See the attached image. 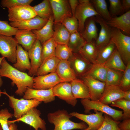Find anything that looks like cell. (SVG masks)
Masks as SVG:
<instances>
[{
  "instance_id": "obj_26",
  "label": "cell",
  "mask_w": 130,
  "mask_h": 130,
  "mask_svg": "<svg viewBox=\"0 0 130 130\" xmlns=\"http://www.w3.org/2000/svg\"><path fill=\"white\" fill-rule=\"evenodd\" d=\"M54 20L53 15L51 16L46 25L39 30H33L32 32L36 36L37 39L41 44H43L46 41L52 37L54 31L53 26Z\"/></svg>"
},
{
  "instance_id": "obj_4",
  "label": "cell",
  "mask_w": 130,
  "mask_h": 130,
  "mask_svg": "<svg viewBox=\"0 0 130 130\" xmlns=\"http://www.w3.org/2000/svg\"><path fill=\"white\" fill-rule=\"evenodd\" d=\"M80 102L84 109V112L86 113H89L91 110H94L106 114L116 121H119L123 119V111L112 108L108 105L104 104L98 100L82 99Z\"/></svg>"
},
{
  "instance_id": "obj_22",
  "label": "cell",
  "mask_w": 130,
  "mask_h": 130,
  "mask_svg": "<svg viewBox=\"0 0 130 130\" xmlns=\"http://www.w3.org/2000/svg\"><path fill=\"white\" fill-rule=\"evenodd\" d=\"M109 26L122 30L127 34H130V10L118 17H112L110 21H106Z\"/></svg>"
},
{
  "instance_id": "obj_14",
  "label": "cell",
  "mask_w": 130,
  "mask_h": 130,
  "mask_svg": "<svg viewBox=\"0 0 130 130\" xmlns=\"http://www.w3.org/2000/svg\"><path fill=\"white\" fill-rule=\"evenodd\" d=\"M54 96L65 101L72 106H75L78 101L73 94L71 83L68 82L60 83L52 88Z\"/></svg>"
},
{
  "instance_id": "obj_48",
  "label": "cell",
  "mask_w": 130,
  "mask_h": 130,
  "mask_svg": "<svg viewBox=\"0 0 130 130\" xmlns=\"http://www.w3.org/2000/svg\"><path fill=\"white\" fill-rule=\"evenodd\" d=\"M123 120L118 125L119 128L121 130H130V118Z\"/></svg>"
},
{
  "instance_id": "obj_17",
  "label": "cell",
  "mask_w": 130,
  "mask_h": 130,
  "mask_svg": "<svg viewBox=\"0 0 130 130\" xmlns=\"http://www.w3.org/2000/svg\"><path fill=\"white\" fill-rule=\"evenodd\" d=\"M96 22L100 26L101 29L95 43L99 49L108 44L111 38V28L107 23L106 21L99 15L95 16Z\"/></svg>"
},
{
  "instance_id": "obj_50",
  "label": "cell",
  "mask_w": 130,
  "mask_h": 130,
  "mask_svg": "<svg viewBox=\"0 0 130 130\" xmlns=\"http://www.w3.org/2000/svg\"><path fill=\"white\" fill-rule=\"evenodd\" d=\"M122 6L124 12H126L130 10V0H122Z\"/></svg>"
},
{
  "instance_id": "obj_28",
  "label": "cell",
  "mask_w": 130,
  "mask_h": 130,
  "mask_svg": "<svg viewBox=\"0 0 130 130\" xmlns=\"http://www.w3.org/2000/svg\"><path fill=\"white\" fill-rule=\"evenodd\" d=\"M84 31L80 33L86 42H90L96 40L98 36V29L96 24L95 16L89 18Z\"/></svg>"
},
{
  "instance_id": "obj_42",
  "label": "cell",
  "mask_w": 130,
  "mask_h": 130,
  "mask_svg": "<svg viewBox=\"0 0 130 130\" xmlns=\"http://www.w3.org/2000/svg\"><path fill=\"white\" fill-rule=\"evenodd\" d=\"M104 116V122L97 130H121L118 126L119 121L114 120L110 116L105 113Z\"/></svg>"
},
{
  "instance_id": "obj_46",
  "label": "cell",
  "mask_w": 130,
  "mask_h": 130,
  "mask_svg": "<svg viewBox=\"0 0 130 130\" xmlns=\"http://www.w3.org/2000/svg\"><path fill=\"white\" fill-rule=\"evenodd\" d=\"M110 13L112 17L122 14L124 12L120 0H109Z\"/></svg>"
},
{
  "instance_id": "obj_45",
  "label": "cell",
  "mask_w": 130,
  "mask_h": 130,
  "mask_svg": "<svg viewBox=\"0 0 130 130\" xmlns=\"http://www.w3.org/2000/svg\"><path fill=\"white\" fill-rule=\"evenodd\" d=\"M18 30L11 26L7 21L0 20V35L8 36L15 35Z\"/></svg>"
},
{
  "instance_id": "obj_41",
  "label": "cell",
  "mask_w": 130,
  "mask_h": 130,
  "mask_svg": "<svg viewBox=\"0 0 130 130\" xmlns=\"http://www.w3.org/2000/svg\"><path fill=\"white\" fill-rule=\"evenodd\" d=\"M72 53V50L67 45L57 44L56 48L55 56L60 60H68Z\"/></svg>"
},
{
  "instance_id": "obj_38",
  "label": "cell",
  "mask_w": 130,
  "mask_h": 130,
  "mask_svg": "<svg viewBox=\"0 0 130 130\" xmlns=\"http://www.w3.org/2000/svg\"><path fill=\"white\" fill-rule=\"evenodd\" d=\"M13 114L6 108L0 110V124L3 130H17V126L15 123L8 124V119L12 118Z\"/></svg>"
},
{
  "instance_id": "obj_44",
  "label": "cell",
  "mask_w": 130,
  "mask_h": 130,
  "mask_svg": "<svg viewBox=\"0 0 130 130\" xmlns=\"http://www.w3.org/2000/svg\"><path fill=\"white\" fill-rule=\"evenodd\" d=\"M61 23L65 26L70 34L78 31V21L75 16L67 17L64 19Z\"/></svg>"
},
{
  "instance_id": "obj_27",
  "label": "cell",
  "mask_w": 130,
  "mask_h": 130,
  "mask_svg": "<svg viewBox=\"0 0 130 130\" xmlns=\"http://www.w3.org/2000/svg\"><path fill=\"white\" fill-rule=\"evenodd\" d=\"M103 64L107 68L118 70L123 72L126 66L116 47L110 56Z\"/></svg>"
},
{
  "instance_id": "obj_19",
  "label": "cell",
  "mask_w": 130,
  "mask_h": 130,
  "mask_svg": "<svg viewBox=\"0 0 130 130\" xmlns=\"http://www.w3.org/2000/svg\"><path fill=\"white\" fill-rule=\"evenodd\" d=\"M89 90L91 100H98L104 91L106 85L104 82L92 78L87 76L82 78Z\"/></svg>"
},
{
  "instance_id": "obj_54",
  "label": "cell",
  "mask_w": 130,
  "mask_h": 130,
  "mask_svg": "<svg viewBox=\"0 0 130 130\" xmlns=\"http://www.w3.org/2000/svg\"><path fill=\"white\" fill-rule=\"evenodd\" d=\"M0 130H3L0 124Z\"/></svg>"
},
{
  "instance_id": "obj_7",
  "label": "cell",
  "mask_w": 130,
  "mask_h": 130,
  "mask_svg": "<svg viewBox=\"0 0 130 130\" xmlns=\"http://www.w3.org/2000/svg\"><path fill=\"white\" fill-rule=\"evenodd\" d=\"M41 113L36 108H34L20 118L15 120H8V124L21 122L33 127L35 130H46V123L40 117Z\"/></svg>"
},
{
  "instance_id": "obj_2",
  "label": "cell",
  "mask_w": 130,
  "mask_h": 130,
  "mask_svg": "<svg viewBox=\"0 0 130 130\" xmlns=\"http://www.w3.org/2000/svg\"><path fill=\"white\" fill-rule=\"evenodd\" d=\"M72 117L66 110L64 109L49 113L47 115L49 122L54 125L53 130H82L88 127L87 124L83 121L77 123L71 121L70 118Z\"/></svg>"
},
{
  "instance_id": "obj_37",
  "label": "cell",
  "mask_w": 130,
  "mask_h": 130,
  "mask_svg": "<svg viewBox=\"0 0 130 130\" xmlns=\"http://www.w3.org/2000/svg\"><path fill=\"white\" fill-rule=\"evenodd\" d=\"M42 45V58L43 62L47 58L55 56V51L57 44L53 38L52 37Z\"/></svg>"
},
{
  "instance_id": "obj_53",
  "label": "cell",
  "mask_w": 130,
  "mask_h": 130,
  "mask_svg": "<svg viewBox=\"0 0 130 130\" xmlns=\"http://www.w3.org/2000/svg\"><path fill=\"white\" fill-rule=\"evenodd\" d=\"M2 94V92L1 91V90L0 89V98L1 96V94Z\"/></svg>"
},
{
  "instance_id": "obj_43",
  "label": "cell",
  "mask_w": 130,
  "mask_h": 130,
  "mask_svg": "<svg viewBox=\"0 0 130 130\" xmlns=\"http://www.w3.org/2000/svg\"><path fill=\"white\" fill-rule=\"evenodd\" d=\"M118 86L124 91L130 90V61L126 64Z\"/></svg>"
},
{
  "instance_id": "obj_29",
  "label": "cell",
  "mask_w": 130,
  "mask_h": 130,
  "mask_svg": "<svg viewBox=\"0 0 130 130\" xmlns=\"http://www.w3.org/2000/svg\"><path fill=\"white\" fill-rule=\"evenodd\" d=\"M54 29L53 38L58 45H68L71 34L61 23L54 24Z\"/></svg>"
},
{
  "instance_id": "obj_24",
  "label": "cell",
  "mask_w": 130,
  "mask_h": 130,
  "mask_svg": "<svg viewBox=\"0 0 130 130\" xmlns=\"http://www.w3.org/2000/svg\"><path fill=\"white\" fill-rule=\"evenodd\" d=\"M56 72L62 82H71L77 78L68 60H60Z\"/></svg>"
},
{
  "instance_id": "obj_51",
  "label": "cell",
  "mask_w": 130,
  "mask_h": 130,
  "mask_svg": "<svg viewBox=\"0 0 130 130\" xmlns=\"http://www.w3.org/2000/svg\"><path fill=\"white\" fill-rule=\"evenodd\" d=\"M123 98L125 100L130 101V90L124 91V96Z\"/></svg>"
},
{
  "instance_id": "obj_52",
  "label": "cell",
  "mask_w": 130,
  "mask_h": 130,
  "mask_svg": "<svg viewBox=\"0 0 130 130\" xmlns=\"http://www.w3.org/2000/svg\"><path fill=\"white\" fill-rule=\"evenodd\" d=\"M3 58H4L2 57H0V64L1 61ZM3 81L2 80V79L1 78V77L0 76V87L1 86H2L3 84Z\"/></svg>"
},
{
  "instance_id": "obj_13",
  "label": "cell",
  "mask_w": 130,
  "mask_h": 130,
  "mask_svg": "<svg viewBox=\"0 0 130 130\" xmlns=\"http://www.w3.org/2000/svg\"><path fill=\"white\" fill-rule=\"evenodd\" d=\"M42 46L37 39L28 51L29 57L31 60V69L28 74L31 76L36 75L37 70L42 63Z\"/></svg>"
},
{
  "instance_id": "obj_35",
  "label": "cell",
  "mask_w": 130,
  "mask_h": 130,
  "mask_svg": "<svg viewBox=\"0 0 130 130\" xmlns=\"http://www.w3.org/2000/svg\"><path fill=\"white\" fill-rule=\"evenodd\" d=\"M86 42L80 33L77 31L71 34L67 45L73 52L78 53Z\"/></svg>"
},
{
  "instance_id": "obj_40",
  "label": "cell",
  "mask_w": 130,
  "mask_h": 130,
  "mask_svg": "<svg viewBox=\"0 0 130 130\" xmlns=\"http://www.w3.org/2000/svg\"><path fill=\"white\" fill-rule=\"evenodd\" d=\"M110 105L123 110V119L130 118V101L121 98L112 102Z\"/></svg>"
},
{
  "instance_id": "obj_55",
  "label": "cell",
  "mask_w": 130,
  "mask_h": 130,
  "mask_svg": "<svg viewBox=\"0 0 130 130\" xmlns=\"http://www.w3.org/2000/svg\"><path fill=\"white\" fill-rule=\"evenodd\" d=\"M17 130H18L17 129Z\"/></svg>"
},
{
  "instance_id": "obj_1",
  "label": "cell",
  "mask_w": 130,
  "mask_h": 130,
  "mask_svg": "<svg viewBox=\"0 0 130 130\" xmlns=\"http://www.w3.org/2000/svg\"><path fill=\"white\" fill-rule=\"evenodd\" d=\"M0 76L8 78L15 84L17 89L16 94L20 96L24 95L27 87L32 88L33 76L21 72L10 65L3 58L0 64Z\"/></svg>"
},
{
  "instance_id": "obj_11",
  "label": "cell",
  "mask_w": 130,
  "mask_h": 130,
  "mask_svg": "<svg viewBox=\"0 0 130 130\" xmlns=\"http://www.w3.org/2000/svg\"><path fill=\"white\" fill-rule=\"evenodd\" d=\"M8 19L10 22L28 20L37 16L33 7L28 5L8 8Z\"/></svg>"
},
{
  "instance_id": "obj_15",
  "label": "cell",
  "mask_w": 130,
  "mask_h": 130,
  "mask_svg": "<svg viewBox=\"0 0 130 130\" xmlns=\"http://www.w3.org/2000/svg\"><path fill=\"white\" fill-rule=\"evenodd\" d=\"M32 88L35 89H48L53 88L62 82L56 72L51 73L33 78Z\"/></svg>"
},
{
  "instance_id": "obj_6",
  "label": "cell",
  "mask_w": 130,
  "mask_h": 130,
  "mask_svg": "<svg viewBox=\"0 0 130 130\" xmlns=\"http://www.w3.org/2000/svg\"><path fill=\"white\" fill-rule=\"evenodd\" d=\"M79 4L75 10L74 16L78 22V31L81 34L84 30L86 20L99 15L96 12L90 0H79Z\"/></svg>"
},
{
  "instance_id": "obj_16",
  "label": "cell",
  "mask_w": 130,
  "mask_h": 130,
  "mask_svg": "<svg viewBox=\"0 0 130 130\" xmlns=\"http://www.w3.org/2000/svg\"><path fill=\"white\" fill-rule=\"evenodd\" d=\"M25 99H35L46 104L52 102L55 99L52 88L48 89L37 90L27 87L23 95Z\"/></svg>"
},
{
  "instance_id": "obj_5",
  "label": "cell",
  "mask_w": 130,
  "mask_h": 130,
  "mask_svg": "<svg viewBox=\"0 0 130 130\" xmlns=\"http://www.w3.org/2000/svg\"><path fill=\"white\" fill-rule=\"evenodd\" d=\"M111 40L120 54L124 63L130 61V37L124 34L120 30L111 28Z\"/></svg>"
},
{
  "instance_id": "obj_25",
  "label": "cell",
  "mask_w": 130,
  "mask_h": 130,
  "mask_svg": "<svg viewBox=\"0 0 130 130\" xmlns=\"http://www.w3.org/2000/svg\"><path fill=\"white\" fill-rule=\"evenodd\" d=\"M70 83L72 92L75 98L90 99L88 88L82 79L77 78Z\"/></svg>"
},
{
  "instance_id": "obj_47",
  "label": "cell",
  "mask_w": 130,
  "mask_h": 130,
  "mask_svg": "<svg viewBox=\"0 0 130 130\" xmlns=\"http://www.w3.org/2000/svg\"><path fill=\"white\" fill-rule=\"evenodd\" d=\"M33 0H2L1 4L4 7L8 9L14 6L23 5H30Z\"/></svg>"
},
{
  "instance_id": "obj_30",
  "label": "cell",
  "mask_w": 130,
  "mask_h": 130,
  "mask_svg": "<svg viewBox=\"0 0 130 130\" xmlns=\"http://www.w3.org/2000/svg\"><path fill=\"white\" fill-rule=\"evenodd\" d=\"M60 60L55 56L45 60L38 69L36 76L44 75L56 72Z\"/></svg>"
},
{
  "instance_id": "obj_39",
  "label": "cell",
  "mask_w": 130,
  "mask_h": 130,
  "mask_svg": "<svg viewBox=\"0 0 130 130\" xmlns=\"http://www.w3.org/2000/svg\"><path fill=\"white\" fill-rule=\"evenodd\" d=\"M123 72L118 70L107 68L106 79V86H118L123 74Z\"/></svg>"
},
{
  "instance_id": "obj_23",
  "label": "cell",
  "mask_w": 130,
  "mask_h": 130,
  "mask_svg": "<svg viewBox=\"0 0 130 130\" xmlns=\"http://www.w3.org/2000/svg\"><path fill=\"white\" fill-rule=\"evenodd\" d=\"M16 58V62L13 64V67L23 72L26 70L28 71L30 70L31 65L28 52L18 44L17 46Z\"/></svg>"
},
{
  "instance_id": "obj_18",
  "label": "cell",
  "mask_w": 130,
  "mask_h": 130,
  "mask_svg": "<svg viewBox=\"0 0 130 130\" xmlns=\"http://www.w3.org/2000/svg\"><path fill=\"white\" fill-rule=\"evenodd\" d=\"M48 20L37 15L28 20L10 22L9 24L11 26L19 29L39 30L46 25Z\"/></svg>"
},
{
  "instance_id": "obj_21",
  "label": "cell",
  "mask_w": 130,
  "mask_h": 130,
  "mask_svg": "<svg viewBox=\"0 0 130 130\" xmlns=\"http://www.w3.org/2000/svg\"><path fill=\"white\" fill-rule=\"evenodd\" d=\"M15 37L18 44L27 51L37 39L36 35L32 30L27 29H18Z\"/></svg>"
},
{
  "instance_id": "obj_8",
  "label": "cell",
  "mask_w": 130,
  "mask_h": 130,
  "mask_svg": "<svg viewBox=\"0 0 130 130\" xmlns=\"http://www.w3.org/2000/svg\"><path fill=\"white\" fill-rule=\"evenodd\" d=\"M18 44L15 38L0 35V54L11 62L15 63L16 53Z\"/></svg>"
},
{
  "instance_id": "obj_49",
  "label": "cell",
  "mask_w": 130,
  "mask_h": 130,
  "mask_svg": "<svg viewBox=\"0 0 130 130\" xmlns=\"http://www.w3.org/2000/svg\"><path fill=\"white\" fill-rule=\"evenodd\" d=\"M68 1L71 11L72 16H74L76 9L79 4V0H69Z\"/></svg>"
},
{
  "instance_id": "obj_12",
  "label": "cell",
  "mask_w": 130,
  "mask_h": 130,
  "mask_svg": "<svg viewBox=\"0 0 130 130\" xmlns=\"http://www.w3.org/2000/svg\"><path fill=\"white\" fill-rule=\"evenodd\" d=\"M95 113L89 114H82L77 112H73L70 114L82 121L88 125L85 129L82 130H97L102 125L104 121L103 113L94 110Z\"/></svg>"
},
{
  "instance_id": "obj_34",
  "label": "cell",
  "mask_w": 130,
  "mask_h": 130,
  "mask_svg": "<svg viewBox=\"0 0 130 130\" xmlns=\"http://www.w3.org/2000/svg\"><path fill=\"white\" fill-rule=\"evenodd\" d=\"M116 48L111 40L105 46L98 49L95 63L103 64L111 55Z\"/></svg>"
},
{
  "instance_id": "obj_3",
  "label": "cell",
  "mask_w": 130,
  "mask_h": 130,
  "mask_svg": "<svg viewBox=\"0 0 130 130\" xmlns=\"http://www.w3.org/2000/svg\"><path fill=\"white\" fill-rule=\"evenodd\" d=\"M2 93L8 97L10 106L13 109V117L16 119L20 118L31 109L36 108L42 102L35 99H18L9 95L5 91Z\"/></svg>"
},
{
  "instance_id": "obj_10",
  "label": "cell",
  "mask_w": 130,
  "mask_h": 130,
  "mask_svg": "<svg viewBox=\"0 0 130 130\" xmlns=\"http://www.w3.org/2000/svg\"><path fill=\"white\" fill-rule=\"evenodd\" d=\"M54 24L61 23L65 18L72 16L69 1L66 0H49Z\"/></svg>"
},
{
  "instance_id": "obj_32",
  "label": "cell",
  "mask_w": 130,
  "mask_h": 130,
  "mask_svg": "<svg viewBox=\"0 0 130 130\" xmlns=\"http://www.w3.org/2000/svg\"><path fill=\"white\" fill-rule=\"evenodd\" d=\"M107 69V68L103 64L96 63L93 64L91 68L85 76L105 82Z\"/></svg>"
},
{
  "instance_id": "obj_20",
  "label": "cell",
  "mask_w": 130,
  "mask_h": 130,
  "mask_svg": "<svg viewBox=\"0 0 130 130\" xmlns=\"http://www.w3.org/2000/svg\"><path fill=\"white\" fill-rule=\"evenodd\" d=\"M124 95V91L118 85H106L98 101L108 105L117 100L123 98Z\"/></svg>"
},
{
  "instance_id": "obj_56",
  "label": "cell",
  "mask_w": 130,
  "mask_h": 130,
  "mask_svg": "<svg viewBox=\"0 0 130 130\" xmlns=\"http://www.w3.org/2000/svg\"></svg>"
},
{
  "instance_id": "obj_33",
  "label": "cell",
  "mask_w": 130,
  "mask_h": 130,
  "mask_svg": "<svg viewBox=\"0 0 130 130\" xmlns=\"http://www.w3.org/2000/svg\"><path fill=\"white\" fill-rule=\"evenodd\" d=\"M32 7L37 15L43 19L48 20L53 15L49 0H44Z\"/></svg>"
},
{
  "instance_id": "obj_36",
  "label": "cell",
  "mask_w": 130,
  "mask_h": 130,
  "mask_svg": "<svg viewBox=\"0 0 130 130\" xmlns=\"http://www.w3.org/2000/svg\"><path fill=\"white\" fill-rule=\"evenodd\" d=\"M92 3L96 12L106 21L110 20L112 17L107 8L105 0H91Z\"/></svg>"
},
{
  "instance_id": "obj_9",
  "label": "cell",
  "mask_w": 130,
  "mask_h": 130,
  "mask_svg": "<svg viewBox=\"0 0 130 130\" xmlns=\"http://www.w3.org/2000/svg\"><path fill=\"white\" fill-rule=\"evenodd\" d=\"M68 60L77 78L79 79H81L85 76L93 64L78 53L73 52Z\"/></svg>"
},
{
  "instance_id": "obj_31",
  "label": "cell",
  "mask_w": 130,
  "mask_h": 130,
  "mask_svg": "<svg viewBox=\"0 0 130 130\" xmlns=\"http://www.w3.org/2000/svg\"><path fill=\"white\" fill-rule=\"evenodd\" d=\"M98 49L93 41L86 42L78 53L92 64L95 63Z\"/></svg>"
}]
</instances>
